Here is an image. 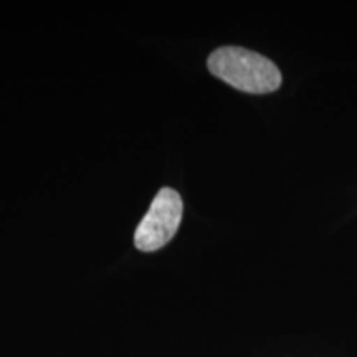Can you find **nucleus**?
Returning <instances> with one entry per match:
<instances>
[{
    "instance_id": "1",
    "label": "nucleus",
    "mask_w": 357,
    "mask_h": 357,
    "mask_svg": "<svg viewBox=\"0 0 357 357\" xmlns=\"http://www.w3.org/2000/svg\"><path fill=\"white\" fill-rule=\"evenodd\" d=\"M208 70L235 89L266 95L281 84V73L273 61L242 47H222L208 56Z\"/></svg>"
},
{
    "instance_id": "2",
    "label": "nucleus",
    "mask_w": 357,
    "mask_h": 357,
    "mask_svg": "<svg viewBox=\"0 0 357 357\" xmlns=\"http://www.w3.org/2000/svg\"><path fill=\"white\" fill-rule=\"evenodd\" d=\"M182 212L184 205L178 192L169 187L160 189L134 231L136 248L141 252H155L166 247L181 227Z\"/></svg>"
}]
</instances>
